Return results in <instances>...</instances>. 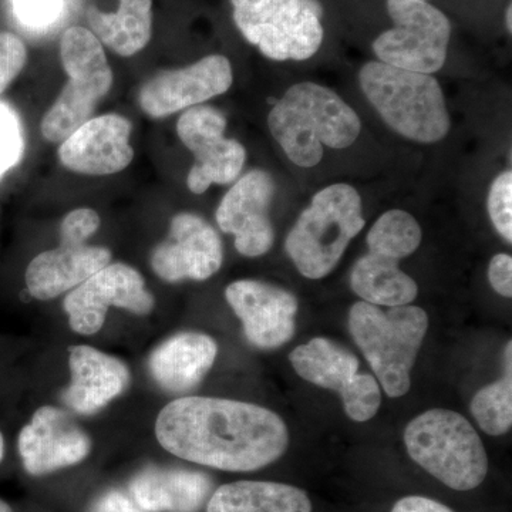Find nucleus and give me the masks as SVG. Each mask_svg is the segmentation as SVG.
Masks as SVG:
<instances>
[{
    "instance_id": "f257e3e1",
    "label": "nucleus",
    "mask_w": 512,
    "mask_h": 512,
    "mask_svg": "<svg viewBox=\"0 0 512 512\" xmlns=\"http://www.w3.org/2000/svg\"><path fill=\"white\" fill-rule=\"evenodd\" d=\"M161 447L215 470L248 473L279 460L289 431L278 414L256 404L218 397H181L156 421Z\"/></svg>"
},
{
    "instance_id": "f03ea898",
    "label": "nucleus",
    "mask_w": 512,
    "mask_h": 512,
    "mask_svg": "<svg viewBox=\"0 0 512 512\" xmlns=\"http://www.w3.org/2000/svg\"><path fill=\"white\" fill-rule=\"evenodd\" d=\"M266 123L289 163L302 170L318 167L328 150L352 147L362 134V120L348 101L308 80L288 87Z\"/></svg>"
},
{
    "instance_id": "7ed1b4c3",
    "label": "nucleus",
    "mask_w": 512,
    "mask_h": 512,
    "mask_svg": "<svg viewBox=\"0 0 512 512\" xmlns=\"http://www.w3.org/2000/svg\"><path fill=\"white\" fill-rule=\"evenodd\" d=\"M360 92L393 133L421 146L446 140L453 121L446 94L433 74L369 60L357 73Z\"/></svg>"
},
{
    "instance_id": "20e7f679",
    "label": "nucleus",
    "mask_w": 512,
    "mask_h": 512,
    "mask_svg": "<svg viewBox=\"0 0 512 512\" xmlns=\"http://www.w3.org/2000/svg\"><path fill=\"white\" fill-rule=\"evenodd\" d=\"M359 190L333 183L315 192L289 231L285 251L299 274L312 281L326 278L365 228Z\"/></svg>"
},
{
    "instance_id": "39448f33",
    "label": "nucleus",
    "mask_w": 512,
    "mask_h": 512,
    "mask_svg": "<svg viewBox=\"0 0 512 512\" xmlns=\"http://www.w3.org/2000/svg\"><path fill=\"white\" fill-rule=\"evenodd\" d=\"M349 329L384 393L397 399L409 392L410 373L429 329L427 313L413 305L384 312L360 301L350 308Z\"/></svg>"
},
{
    "instance_id": "423d86ee",
    "label": "nucleus",
    "mask_w": 512,
    "mask_h": 512,
    "mask_svg": "<svg viewBox=\"0 0 512 512\" xmlns=\"http://www.w3.org/2000/svg\"><path fill=\"white\" fill-rule=\"evenodd\" d=\"M404 444L413 461L453 490H474L487 477L483 441L470 421L453 410L417 416L404 431Z\"/></svg>"
},
{
    "instance_id": "0eeeda50",
    "label": "nucleus",
    "mask_w": 512,
    "mask_h": 512,
    "mask_svg": "<svg viewBox=\"0 0 512 512\" xmlns=\"http://www.w3.org/2000/svg\"><path fill=\"white\" fill-rule=\"evenodd\" d=\"M242 37L272 62H306L325 42L320 0H229Z\"/></svg>"
},
{
    "instance_id": "6e6552de",
    "label": "nucleus",
    "mask_w": 512,
    "mask_h": 512,
    "mask_svg": "<svg viewBox=\"0 0 512 512\" xmlns=\"http://www.w3.org/2000/svg\"><path fill=\"white\" fill-rule=\"evenodd\" d=\"M60 60L67 83L43 116L40 130L46 141L60 144L92 119L114 82L104 46L87 28L72 26L60 39Z\"/></svg>"
},
{
    "instance_id": "1a4fd4ad",
    "label": "nucleus",
    "mask_w": 512,
    "mask_h": 512,
    "mask_svg": "<svg viewBox=\"0 0 512 512\" xmlns=\"http://www.w3.org/2000/svg\"><path fill=\"white\" fill-rule=\"evenodd\" d=\"M393 26L373 40L376 60L410 72L436 74L447 62L450 19L429 0H387Z\"/></svg>"
},
{
    "instance_id": "9d476101",
    "label": "nucleus",
    "mask_w": 512,
    "mask_h": 512,
    "mask_svg": "<svg viewBox=\"0 0 512 512\" xmlns=\"http://www.w3.org/2000/svg\"><path fill=\"white\" fill-rule=\"evenodd\" d=\"M227 117L212 106L191 107L177 121V136L194 156L187 175L188 190L204 194L212 185L234 184L247 164V150L225 136Z\"/></svg>"
},
{
    "instance_id": "9b49d317",
    "label": "nucleus",
    "mask_w": 512,
    "mask_h": 512,
    "mask_svg": "<svg viewBox=\"0 0 512 512\" xmlns=\"http://www.w3.org/2000/svg\"><path fill=\"white\" fill-rule=\"evenodd\" d=\"M63 306L70 328L79 335L90 336L99 332L110 306L134 315H148L154 308V296L137 269L123 262H110L74 288Z\"/></svg>"
},
{
    "instance_id": "f8f14e48",
    "label": "nucleus",
    "mask_w": 512,
    "mask_h": 512,
    "mask_svg": "<svg viewBox=\"0 0 512 512\" xmlns=\"http://www.w3.org/2000/svg\"><path fill=\"white\" fill-rule=\"evenodd\" d=\"M232 84L234 69L228 57L208 55L151 77L138 92V106L151 119H165L222 96Z\"/></svg>"
},
{
    "instance_id": "ddd939ff",
    "label": "nucleus",
    "mask_w": 512,
    "mask_h": 512,
    "mask_svg": "<svg viewBox=\"0 0 512 512\" xmlns=\"http://www.w3.org/2000/svg\"><path fill=\"white\" fill-rule=\"evenodd\" d=\"M275 194L272 174L264 168H254L241 175L222 197L215 220L222 232L234 235L239 254L258 258L274 247L271 207Z\"/></svg>"
},
{
    "instance_id": "4468645a",
    "label": "nucleus",
    "mask_w": 512,
    "mask_h": 512,
    "mask_svg": "<svg viewBox=\"0 0 512 512\" xmlns=\"http://www.w3.org/2000/svg\"><path fill=\"white\" fill-rule=\"evenodd\" d=\"M224 247L210 222L195 212L174 215L168 237L154 248L151 268L165 282L207 281L220 271Z\"/></svg>"
},
{
    "instance_id": "2eb2a0df",
    "label": "nucleus",
    "mask_w": 512,
    "mask_h": 512,
    "mask_svg": "<svg viewBox=\"0 0 512 512\" xmlns=\"http://www.w3.org/2000/svg\"><path fill=\"white\" fill-rule=\"evenodd\" d=\"M18 450L26 473L42 477L82 463L92 440L64 410L43 406L20 431Z\"/></svg>"
},
{
    "instance_id": "dca6fc26",
    "label": "nucleus",
    "mask_w": 512,
    "mask_h": 512,
    "mask_svg": "<svg viewBox=\"0 0 512 512\" xmlns=\"http://www.w3.org/2000/svg\"><path fill=\"white\" fill-rule=\"evenodd\" d=\"M133 124L117 113L92 117L60 143L57 156L74 174L106 177L133 163Z\"/></svg>"
},
{
    "instance_id": "f3484780",
    "label": "nucleus",
    "mask_w": 512,
    "mask_h": 512,
    "mask_svg": "<svg viewBox=\"0 0 512 512\" xmlns=\"http://www.w3.org/2000/svg\"><path fill=\"white\" fill-rule=\"evenodd\" d=\"M225 298L251 345L276 349L292 339L299 306L293 293L255 279H241L227 286Z\"/></svg>"
},
{
    "instance_id": "a211bd4d",
    "label": "nucleus",
    "mask_w": 512,
    "mask_h": 512,
    "mask_svg": "<svg viewBox=\"0 0 512 512\" xmlns=\"http://www.w3.org/2000/svg\"><path fill=\"white\" fill-rule=\"evenodd\" d=\"M69 366L72 382L63 392V403L80 416L100 412L130 384V370L121 360L90 346L70 348Z\"/></svg>"
},
{
    "instance_id": "6ab92c4d",
    "label": "nucleus",
    "mask_w": 512,
    "mask_h": 512,
    "mask_svg": "<svg viewBox=\"0 0 512 512\" xmlns=\"http://www.w3.org/2000/svg\"><path fill=\"white\" fill-rule=\"evenodd\" d=\"M110 262L109 248L87 244L60 245L32 259L26 269V286L33 298L52 301L82 285Z\"/></svg>"
},
{
    "instance_id": "aec40b11",
    "label": "nucleus",
    "mask_w": 512,
    "mask_h": 512,
    "mask_svg": "<svg viewBox=\"0 0 512 512\" xmlns=\"http://www.w3.org/2000/svg\"><path fill=\"white\" fill-rule=\"evenodd\" d=\"M211 490L207 474L185 468H143L128 484L130 497L147 512H198Z\"/></svg>"
},
{
    "instance_id": "412c9836",
    "label": "nucleus",
    "mask_w": 512,
    "mask_h": 512,
    "mask_svg": "<svg viewBox=\"0 0 512 512\" xmlns=\"http://www.w3.org/2000/svg\"><path fill=\"white\" fill-rule=\"evenodd\" d=\"M218 355L217 342L197 332L177 333L150 356L151 375L165 392H191L210 372Z\"/></svg>"
},
{
    "instance_id": "4be33fe9",
    "label": "nucleus",
    "mask_w": 512,
    "mask_h": 512,
    "mask_svg": "<svg viewBox=\"0 0 512 512\" xmlns=\"http://www.w3.org/2000/svg\"><path fill=\"white\" fill-rule=\"evenodd\" d=\"M86 19L101 45L131 57L146 49L153 37V0H117L113 12L90 6Z\"/></svg>"
},
{
    "instance_id": "5701e85b",
    "label": "nucleus",
    "mask_w": 512,
    "mask_h": 512,
    "mask_svg": "<svg viewBox=\"0 0 512 512\" xmlns=\"http://www.w3.org/2000/svg\"><path fill=\"white\" fill-rule=\"evenodd\" d=\"M399 259L367 251L350 271V288L363 302L375 306L412 305L419 286L400 269Z\"/></svg>"
},
{
    "instance_id": "b1692460",
    "label": "nucleus",
    "mask_w": 512,
    "mask_h": 512,
    "mask_svg": "<svg viewBox=\"0 0 512 512\" xmlns=\"http://www.w3.org/2000/svg\"><path fill=\"white\" fill-rule=\"evenodd\" d=\"M207 512H312L308 494L274 481H235L212 493Z\"/></svg>"
},
{
    "instance_id": "393cba45",
    "label": "nucleus",
    "mask_w": 512,
    "mask_h": 512,
    "mask_svg": "<svg viewBox=\"0 0 512 512\" xmlns=\"http://www.w3.org/2000/svg\"><path fill=\"white\" fill-rule=\"evenodd\" d=\"M289 359L303 380L339 394L345 392L359 373L357 357L325 338L312 339L298 346Z\"/></svg>"
},
{
    "instance_id": "a878e982",
    "label": "nucleus",
    "mask_w": 512,
    "mask_h": 512,
    "mask_svg": "<svg viewBox=\"0 0 512 512\" xmlns=\"http://www.w3.org/2000/svg\"><path fill=\"white\" fill-rule=\"evenodd\" d=\"M421 239L423 231L416 217L410 212L393 208L383 212L373 222L367 232V251L403 261L419 249Z\"/></svg>"
},
{
    "instance_id": "bb28decb",
    "label": "nucleus",
    "mask_w": 512,
    "mask_h": 512,
    "mask_svg": "<svg viewBox=\"0 0 512 512\" xmlns=\"http://www.w3.org/2000/svg\"><path fill=\"white\" fill-rule=\"evenodd\" d=\"M511 343L505 349V376L474 396L471 413L490 436H503L512 426Z\"/></svg>"
},
{
    "instance_id": "cd10ccee",
    "label": "nucleus",
    "mask_w": 512,
    "mask_h": 512,
    "mask_svg": "<svg viewBox=\"0 0 512 512\" xmlns=\"http://www.w3.org/2000/svg\"><path fill=\"white\" fill-rule=\"evenodd\" d=\"M25 130L18 111L0 100V180L25 156Z\"/></svg>"
},
{
    "instance_id": "c85d7f7f",
    "label": "nucleus",
    "mask_w": 512,
    "mask_h": 512,
    "mask_svg": "<svg viewBox=\"0 0 512 512\" xmlns=\"http://www.w3.org/2000/svg\"><path fill=\"white\" fill-rule=\"evenodd\" d=\"M345 412L353 421L365 423L376 416L382 404L380 384L375 376L357 373L352 383L340 394Z\"/></svg>"
},
{
    "instance_id": "c756f323",
    "label": "nucleus",
    "mask_w": 512,
    "mask_h": 512,
    "mask_svg": "<svg viewBox=\"0 0 512 512\" xmlns=\"http://www.w3.org/2000/svg\"><path fill=\"white\" fill-rule=\"evenodd\" d=\"M487 212L497 234L512 242V171L510 168L495 175L487 192Z\"/></svg>"
},
{
    "instance_id": "7c9ffc66",
    "label": "nucleus",
    "mask_w": 512,
    "mask_h": 512,
    "mask_svg": "<svg viewBox=\"0 0 512 512\" xmlns=\"http://www.w3.org/2000/svg\"><path fill=\"white\" fill-rule=\"evenodd\" d=\"M28 63V47L15 33L0 32V94L18 79Z\"/></svg>"
},
{
    "instance_id": "2f4dec72",
    "label": "nucleus",
    "mask_w": 512,
    "mask_h": 512,
    "mask_svg": "<svg viewBox=\"0 0 512 512\" xmlns=\"http://www.w3.org/2000/svg\"><path fill=\"white\" fill-rule=\"evenodd\" d=\"M100 215L92 208H76L60 224V245H86L99 231Z\"/></svg>"
},
{
    "instance_id": "473e14b6",
    "label": "nucleus",
    "mask_w": 512,
    "mask_h": 512,
    "mask_svg": "<svg viewBox=\"0 0 512 512\" xmlns=\"http://www.w3.org/2000/svg\"><path fill=\"white\" fill-rule=\"evenodd\" d=\"M13 10L29 28H45L62 12V0H13Z\"/></svg>"
},
{
    "instance_id": "72a5a7b5",
    "label": "nucleus",
    "mask_w": 512,
    "mask_h": 512,
    "mask_svg": "<svg viewBox=\"0 0 512 512\" xmlns=\"http://www.w3.org/2000/svg\"><path fill=\"white\" fill-rule=\"evenodd\" d=\"M488 281L491 288L504 298L512 296V258L508 254H497L488 265Z\"/></svg>"
},
{
    "instance_id": "f704fd0d",
    "label": "nucleus",
    "mask_w": 512,
    "mask_h": 512,
    "mask_svg": "<svg viewBox=\"0 0 512 512\" xmlns=\"http://www.w3.org/2000/svg\"><path fill=\"white\" fill-rule=\"evenodd\" d=\"M89 512H147L120 490H109L99 495L90 505Z\"/></svg>"
},
{
    "instance_id": "c9c22d12",
    "label": "nucleus",
    "mask_w": 512,
    "mask_h": 512,
    "mask_svg": "<svg viewBox=\"0 0 512 512\" xmlns=\"http://www.w3.org/2000/svg\"><path fill=\"white\" fill-rule=\"evenodd\" d=\"M392 512H454L447 505L431 498L420 497V495H410L394 504Z\"/></svg>"
},
{
    "instance_id": "e433bc0d",
    "label": "nucleus",
    "mask_w": 512,
    "mask_h": 512,
    "mask_svg": "<svg viewBox=\"0 0 512 512\" xmlns=\"http://www.w3.org/2000/svg\"><path fill=\"white\" fill-rule=\"evenodd\" d=\"M504 26H505V30H507V32H508V35H511V33H512V5H511V2H508L507 8H505Z\"/></svg>"
},
{
    "instance_id": "4c0bfd02",
    "label": "nucleus",
    "mask_w": 512,
    "mask_h": 512,
    "mask_svg": "<svg viewBox=\"0 0 512 512\" xmlns=\"http://www.w3.org/2000/svg\"><path fill=\"white\" fill-rule=\"evenodd\" d=\"M6 446L5 439H3V434L0 433V463H2L3 458H5Z\"/></svg>"
},
{
    "instance_id": "58836bf2",
    "label": "nucleus",
    "mask_w": 512,
    "mask_h": 512,
    "mask_svg": "<svg viewBox=\"0 0 512 512\" xmlns=\"http://www.w3.org/2000/svg\"><path fill=\"white\" fill-rule=\"evenodd\" d=\"M0 512H15L12 510V507L5 500L0 498Z\"/></svg>"
}]
</instances>
